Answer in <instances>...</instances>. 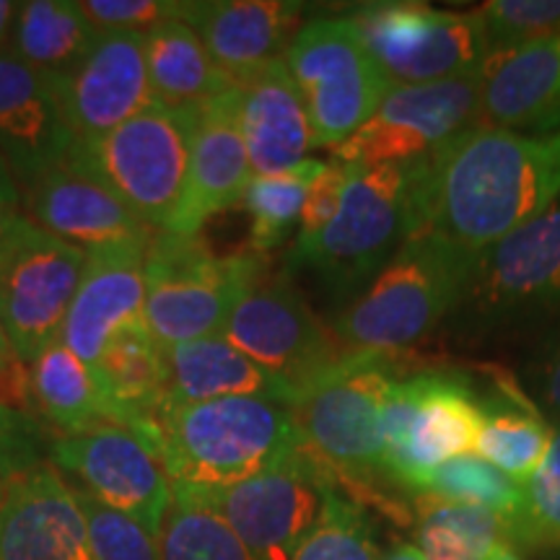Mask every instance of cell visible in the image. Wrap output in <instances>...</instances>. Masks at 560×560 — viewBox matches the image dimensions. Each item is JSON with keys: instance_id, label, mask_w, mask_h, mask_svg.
Listing matches in <instances>:
<instances>
[{"instance_id": "7a4b0ae2", "label": "cell", "mask_w": 560, "mask_h": 560, "mask_svg": "<svg viewBox=\"0 0 560 560\" xmlns=\"http://www.w3.org/2000/svg\"><path fill=\"white\" fill-rule=\"evenodd\" d=\"M156 431L172 486L200 493L255 478L301 444L289 405L268 397L166 408L156 416Z\"/></svg>"}, {"instance_id": "ac0fdd59", "label": "cell", "mask_w": 560, "mask_h": 560, "mask_svg": "<svg viewBox=\"0 0 560 560\" xmlns=\"http://www.w3.org/2000/svg\"><path fill=\"white\" fill-rule=\"evenodd\" d=\"M73 143H94L156 104L143 34L102 32L94 50L55 86Z\"/></svg>"}, {"instance_id": "cb8c5ba5", "label": "cell", "mask_w": 560, "mask_h": 560, "mask_svg": "<svg viewBox=\"0 0 560 560\" xmlns=\"http://www.w3.org/2000/svg\"><path fill=\"white\" fill-rule=\"evenodd\" d=\"M236 96L252 177L285 172L306 161L314 138L285 58L236 83Z\"/></svg>"}, {"instance_id": "f907efd6", "label": "cell", "mask_w": 560, "mask_h": 560, "mask_svg": "<svg viewBox=\"0 0 560 560\" xmlns=\"http://www.w3.org/2000/svg\"><path fill=\"white\" fill-rule=\"evenodd\" d=\"M0 486H3V480H0Z\"/></svg>"}, {"instance_id": "f1b7e54d", "label": "cell", "mask_w": 560, "mask_h": 560, "mask_svg": "<svg viewBox=\"0 0 560 560\" xmlns=\"http://www.w3.org/2000/svg\"><path fill=\"white\" fill-rule=\"evenodd\" d=\"M143 50L153 100L161 107H198V104L236 86L215 68L206 45L192 26L182 19L166 21L143 34Z\"/></svg>"}, {"instance_id": "ee69618b", "label": "cell", "mask_w": 560, "mask_h": 560, "mask_svg": "<svg viewBox=\"0 0 560 560\" xmlns=\"http://www.w3.org/2000/svg\"><path fill=\"white\" fill-rule=\"evenodd\" d=\"M16 11H19V3L0 0V50H9L11 26H13V19H16Z\"/></svg>"}, {"instance_id": "7bdbcfd3", "label": "cell", "mask_w": 560, "mask_h": 560, "mask_svg": "<svg viewBox=\"0 0 560 560\" xmlns=\"http://www.w3.org/2000/svg\"><path fill=\"white\" fill-rule=\"evenodd\" d=\"M26 229H30V221L21 213V206L0 200V262L11 255V249L16 247Z\"/></svg>"}, {"instance_id": "d6986e66", "label": "cell", "mask_w": 560, "mask_h": 560, "mask_svg": "<svg viewBox=\"0 0 560 560\" xmlns=\"http://www.w3.org/2000/svg\"><path fill=\"white\" fill-rule=\"evenodd\" d=\"M0 560H94L75 488L52 465L0 486Z\"/></svg>"}, {"instance_id": "60d3db41", "label": "cell", "mask_w": 560, "mask_h": 560, "mask_svg": "<svg viewBox=\"0 0 560 560\" xmlns=\"http://www.w3.org/2000/svg\"><path fill=\"white\" fill-rule=\"evenodd\" d=\"M39 425L0 405V480L39 465Z\"/></svg>"}, {"instance_id": "bcb514c9", "label": "cell", "mask_w": 560, "mask_h": 560, "mask_svg": "<svg viewBox=\"0 0 560 560\" xmlns=\"http://www.w3.org/2000/svg\"><path fill=\"white\" fill-rule=\"evenodd\" d=\"M384 560H425V556L416 548V545H397Z\"/></svg>"}, {"instance_id": "5b68a950", "label": "cell", "mask_w": 560, "mask_h": 560, "mask_svg": "<svg viewBox=\"0 0 560 560\" xmlns=\"http://www.w3.org/2000/svg\"><path fill=\"white\" fill-rule=\"evenodd\" d=\"M265 270L255 249L215 255L200 234L153 231L143 257L145 327L161 348L221 335L244 293Z\"/></svg>"}, {"instance_id": "8d00e7d4", "label": "cell", "mask_w": 560, "mask_h": 560, "mask_svg": "<svg viewBox=\"0 0 560 560\" xmlns=\"http://www.w3.org/2000/svg\"><path fill=\"white\" fill-rule=\"evenodd\" d=\"M514 537L560 550V431L552 433L540 470L524 482V514Z\"/></svg>"}, {"instance_id": "2e32d148", "label": "cell", "mask_w": 560, "mask_h": 560, "mask_svg": "<svg viewBox=\"0 0 560 560\" xmlns=\"http://www.w3.org/2000/svg\"><path fill=\"white\" fill-rule=\"evenodd\" d=\"M465 301L488 325L560 310V195L480 257Z\"/></svg>"}, {"instance_id": "e0dca14e", "label": "cell", "mask_w": 560, "mask_h": 560, "mask_svg": "<svg viewBox=\"0 0 560 560\" xmlns=\"http://www.w3.org/2000/svg\"><path fill=\"white\" fill-rule=\"evenodd\" d=\"M21 213L32 226L83 252L149 244L153 234L73 153L21 190Z\"/></svg>"}, {"instance_id": "277c9868", "label": "cell", "mask_w": 560, "mask_h": 560, "mask_svg": "<svg viewBox=\"0 0 560 560\" xmlns=\"http://www.w3.org/2000/svg\"><path fill=\"white\" fill-rule=\"evenodd\" d=\"M418 166H348L338 213L310 247L289 252V270H314L338 299L359 296L416 234Z\"/></svg>"}, {"instance_id": "4dcf8cb0", "label": "cell", "mask_w": 560, "mask_h": 560, "mask_svg": "<svg viewBox=\"0 0 560 560\" xmlns=\"http://www.w3.org/2000/svg\"><path fill=\"white\" fill-rule=\"evenodd\" d=\"M511 527L486 509L420 493L418 542L425 560H488L511 548Z\"/></svg>"}, {"instance_id": "7c38bea8", "label": "cell", "mask_w": 560, "mask_h": 560, "mask_svg": "<svg viewBox=\"0 0 560 560\" xmlns=\"http://www.w3.org/2000/svg\"><path fill=\"white\" fill-rule=\"evenodd\" d=\"M332 488L338 482L330 470L301 441L296 450L255 478L202 495L257 560H293Z\"/></svg>"}, {"instance_id": "30bf717a", "label": "cell", "mask_w": 560, "mask_h": 560, "mask_svg": "<svg viewBox=\"0 0 560 560\" xmlns=\"http://www.w3.org/2000/svg\"><path fill=\"white\" fill-rule=\"evenodd\" d=\"M478 429V395L465 380L436 371L397 380L384 402V475L420 490L444 462L475 454Z\"/></svg>"}, {"instance_id": "836d02e7", "label": "cell", "mask_w": 560, "mask_h": 560, "mask_svg": "<svg viewBox=\"0 0 560 560\" xmlns=\"http://www.w3.org/2000/svg\"><path fill=\"white\" fill-rule=\"evenodd\" d=\"M418 493L486 509L509 524L511 537L524 514V482L509 478L506 472L480 459L478 454H465V457L444 462L423 480Z\"/></svg>"}, {"instance_id": "603a6c76", "label": "cell", "mask_w": 560, "mask_h": 560, "mask_svg": "<svg viewBox=\"0 0 560 560\" xmlns=\"http://www.w3.org/2000/svg\"><path fill=\"white\" fill-rule=\"evenodd\" d=\"M304 11L283 0H198L187 3L182 21L190 24L231 83L285 58L291 32Z\"/></svg>"}, {"instance_id": "74e56055", "label": "cell", "mask_w": 560, "mask_h": 560, "mask_svg": "<svg viewBox=\"0 0 560 560\" xmlns=\"http://www.w3.org/2000/svg\"><path fill=\"white\" fill-rule=\"evenodd\" d=\"M478 13L490 50L560 37V0H493Z\"/></svg>"}, {"instance_id": "f35d334b", "label": "cell", "mask_w": 560, "mask_h": 560, "mask_svg": "<svg viewBox=\"0 0 560 560\" xmlns=\"http://www.w3.org/2000/svg\"><path fill=\"white\" fill-rule=\"evenodd\" d=\"M81 9L100 32L149 34L166 21L185 16L182 0H81Z\"/></svg>"}, {"instance_id": "e575fe53", "label": "cell", "mask_w": 560, "mask_h": 560, "mask_svg": "<svg viewBox=\"0 0 560 560\" xmlns=\"http://www.w3.org/2000/svg\"><path fill=\"white\" fill-rule=\"evenodd\" d=\"M293 560H382L376 550L371 522L359 501L348 499L340 488L327 493L325 506Z\"/></svg>"}, {"instance_id": "52a82bcc", "label": "cell", "mask_w": 560, "mask_h": 560, "mask_svg": "<svg viewBox=\"0 0 560 560\" xmlns=\"http://www.w3.org/2000/svg\"><path fill=\"white\" fill-rule=\"evenodd\" d=\"M190 130L192 107L151 104L109 136L73 143L70 153L100 174L151 231H170L187 185Z\"/></svg>"}, {"instance_id": "44dd1931", "label": "cell", "mask_w": 560, "mask_h": 560, "mask_svg": "<svg viewBox=\"0 0 560 560\" xmlns=\"http://www.w3.org/2000/svg\"><path fill=\"white\" fill-rule=\"evenodd\" d=\"M252 179V166L240 128V96L231 86L192 107L190 166L172 229L174 234H200L208 219L240 206Z\"/></svg>"}, {"instance_id": "9c48e42d", "label": "cell", "mask_w": 560, "mask_h": 560, "mask_svg": "<svg viewBox=\"0 0 560 560\" xmlns=\"http://www.w3.org/2000/svg\"><path fill=\"white\" fill-rule=\"evenodd\" d=\"M392 86H418L478 73L490 55L480 13L423 3H371L348 16Z\"/></svg>"}, {"instance_id": "83f0119b", "label": "cell", "mask_w": 560, "mask_h": 560, "mask_svg": "<svg viewBox=\"0 0 560 560\" xmlns=\"http://www.w3.org/2000/svg\"><path fill=\"white\" fill-rule=\"evenodd\" d=\"M42 418L62 433L117 423L136 431L128 412L112 400L100 376L58 340L30 363Z\"/></svg>"}, {"instance_id": "6da1fadb", "label": "cell", "mask_w": 560, "mask_h": 560, "mask_svg": "<svg viewBox=\"0 0 560 560\" xmlns=\"http://www.w3.org/2000/svg\"><path fill=\"white\" fill-rule=\"evenodd\" d=\"M560 195V132L472 125L420 159L418 231L486 255Z\"/></svg>"}, {"instance_id": "4fadbf2b", "label": "cell", "mask_w": 560, "mask_h": 560, "mask_svg": "<svg viewBox=\"0 0 560 560\" xmlns=\"http://www.w3.org/2000/svg\"><path fill=\"white\" fill-rule=\"evenodd\" d=\"M478 117L480 70L450 81L392 86L366 125L335 149V159L348 166L412 164L478 125Z\"/></svg>"}, {"instance_id": "9a60e30c", "label": "cell", "mask_w": 560, "mask_h": 560, "mask_svg": "<svg viewBox=\"0 0 560 560\" xmlns=\"http://www.w3.org/2000/svg\"><path fill=\"white\" fill-rule=\"evenodd\" d=\"M86 252L37 226L0 262V325L19 359L32 363L60 340Z\"/></svg>"}, {"instance_id": "3957f363", "label": "cell", "mask_w": 560, "mask_h": 560, "mask_svg": "<svg viewBox=\"0 0 560 560\" xmlns=\"http://www.w3.org/2000/svg\"><path fill=\"white\" fill-rule=\"evenodd\" d=\"M482 255L418 231L335 322L350 350L395 353L429 335L470 291Z\"/></svg>"}, {"instance_id": "7dc6e473", "label": "cell", "mask_w": 560, "mask_h": 560, "mask_svg": "<svg viewBox=\"0 0 560 560\" xmlns=\"http://www.w3.org/2000/svg\"><path fill=\"white\" fill-rule=\"evenodd\" d=\"M13 359H16V350H13L9 335H5L3 325H0V369L9 366Z\"/></svg>"}, {"instance_id": "7402d4cb", "label": "cell", "mask_w": 560, "mask_h": 560, "mask_svg": "<svg viewBox=\"0 0 560 560\" xmlns=\"http://www.w3.org/2000/svg\"><path fill=\"white\" fill-rule=\"evenodd\" d=\"M73 149L52 83L0 50V159L19 190L58 166Z\"/></svg>"}, {"instance_id": "d590c367", "label": "cell", "mask_w": 560, "mask_h": 560, "mask_svg": "<svg viewBox=\"0 0 560 560\" xmlns=\"http://www.w3.org/2000/svg\"><path fill=\"white\" fill-rule=\"evenodd\" d=\"M75 499L86 516L94 560H159L156 537L143 524L104 506L81 488H75Z\"/></svg>"}, {"instance_id": "f6af8a7d", "label": "cell", "mask_w": 560, "mask_h": 560, "mask_svg": "<svg viewBox=\"0 0 560 560\" xmlns=\"http://www.w3.org/2000/svg\"><path fill=\"white\" fill-rule=\"evenodd\" d=\"M0 200L13 202V206H21V190H19L16 182H13L9 166H5L3 159H0Z\"/></svg>"}, {"instance_id": "ffe728a7", "label": "cell", "mask_w": 560, "mask_h": 560, "mask_svg": "<svg viewBox=\"0 0 560 560\" xmlns=\"http://www.w3.org/2000/svg\"><path fill=\"white\" fill-rule=\"evenodd\" d=\"M145 247L149 244H117L86 252L60 342L94 374L115 335L145 327Z\"/></svg>"}, {"instance_id": "b9f144b4", "label": "cell", "mask_w": 560, "mask_h": 560, "mask_svg": "<svg viewBox=\"0 0 560 560\" xmlns=\"http://www.w3.org/2000/svg\"><path fill=\"white\" fill-rule=\"evenodd\" d=\"M532 384H535L545 408L560 412V325L545 340L542 353L532 366Z\"/></svg>"}, {"instance_id": "c3c4849f", "label": "cell", "mask_w": 560, "mask_h": 560, "mask_svg": "<svg viewBox=\"0 0 560 560\" xmlns=\"http://www.w3.org/2000/svg\"><path fill=\"white\" fill-rule=\"evenodd\" d=\"M548 132H560V100L556 104V109H552V115L545 120V125L540 128L537 136H548Z\"/></svg>"}, {"instance_id": "ba28073f", "label": "cell", "mask_w": 560, "mask_h": 560, "mask_svg": "<svg viewBox=\"0 0 560 560\" xmlns=\"http://www.w3.org/2000/svg\"><path fill=\"white\" fill-rule=\"evenodd\" d=\"M285 66L310 117L314 149H340L392 89L348 16L317 19L293 34Z\"/></svg>"}, {"instance_id": "681fc988", "label": "cell", "mask_w": 560, "mask_h": 560, "mask_svg": "<svg viewBox=\"0 0 560 560\" xmlns=\"http://www.w3.org/2000/svg\"><path fill=\"white\" fill-rule=\"evenodd\" d=\"M488 560H520V558L514 556V550L506 548V550H499V552H495V556H490Z\"/></svg>"}, {"instance_id": "5bb4252c", "label": "cell", "mask_w": 560, "mask_h": 560, "mask_svg": "<svg viewBox=\"0 0 560 560\" xmlns=\"http://www.w3.org/2000/svg\"><path fill=\"white\" fill-rule=\"evenodd\" d=\"M50 462L58 472L73 475L81 490L104 506L143 524L153 537L172 506V480L159 452L136 431L117 423L62 433L50 444Z\"/></svg>"}, {"instance_id": "8fae6325", "label": "cell", "mask_w": 560, "mask_h": 560, "mask_svg": "<svg viewBox=\"0 0 560 560\" xmlns=\"http://www.w3.org/2000/svg\"><path fill=\"white\" fill-rule=\"evenodd\" d=\"M223 338L291 392V405L353 353L285 278L262 276L223 322Z\"/></svg>"}, {"instance_id": "8992f818", "label": "cell", "mask_w": 560, "mask_h": 560, "mask_svg": "<svg viewBox=\"0 0 560 560\" xmlns=\"http://www.w3.org/2000/svg\"><path fill=\"white\" fill-rule=\"evenodd\" d=\"M397 380L395 353L353 350L291 405L301 441L338 488L369 493L384 475V402Z\"/></svg>"}, {"instance_id": "484cf974", "label": "cell", "mask_w": 560, "mask_h": 560, "mask_svg": "<svg viewBox=\"0 0 560 560\" xmlns=\"http://www.w3.org/2000/svg\"><path fill=\"white\" fill-rule=\"evenodd\" d=\"M161 355L166 376L161 410L223 397H268L291 408V392L223 335L161 348Z\"/></svg>"}, {"instance_id": "4316f807", "label": "cell", "mask_w": 560, "mask_h": 560, "mask_svg": "<svg viewBox=\"0 0 560 560\" xmlns=\"http://www.w3.org/2000/svg\"><path fill=\"white\" fill-rule=\"evenodd\" d=\"M100 34L81 0H32L19 3L9 52L55 89L89 58Z\"/></svg>"}, {"instance_id": "ab89813d", "label": "cell", "mask_w": 560, "mask_h": 560, "mask_svg": "<svg viewBox=\"0 0 560 560\" xmlns=\"http://www.w3.org/2000/svg\"><path fill=\"white\" fill-rule=\"evenodd\" d=\"M346 182H348V166L340 164L338 159L327 161L325 170H322L319 177L314 179V185L310 187V192H306L293 249L310 247L322 231L330 226V221L335 219V213H338L340 208Z\"/></svg>"}, {"instance_id": "d6a6232c", "label": "cell", "mask_w": 560, "mask_h": 560, "mask_svg": "<svg viewBox=\"0 0 560 560\" xmlns=\"http://www.w3.org/2000/svg\"><path fill=\"white\" fill-rule=\"evenodd\" d=\"M327 161L306 159L291 170L265 177H252L244 192V208L252 215L249 244L257 255L280 247L285 236L299 226L306 192L325 170Z\"/></svg>"}, {"instance_id": "1f68e13d", "label": "cell", "mask_w": 560, "mask_h": 560, "mask_svg": "<svg viewBox=\"0 0 560 560\" xmlns=\"http://www.w3.org/2000/svg\"><path fill=\"white\" fill-rule=\"evenodd\" d=\"M156 548L159 560H257L213 503L187 488H174Z\"/></svg>"}, {"instance_id": "f546056e", "label": "cell", "mask_w": 560, "mask_h": 560, "mask_svg": "<svg viewBox=\"0 0 560 560\" xmlns=\"http://www.w3.org/2000/svg\"><path fill=\"white\" fill-rule=\"evenodd\" d=\"M480 429L475 454L506 472L516 482H527L548 457L552 431L535 405L522 395H493L480 400Z\"/></svg>"}, {"instance_id": "d4e9b609", "label": "cell", "mask_w": 560, "mask_h": 560, "mask_svg": "<svg viewBox=\"0 0 560 560\" xmlns=\"http://www.w3.org/2000/svg\"><path fill=\"white\" fill-rule=\"evenodd\" d=\"M560 100V37L499 47L480 68L478 125L537 136Z\"/></svg>"}]
</instances>
